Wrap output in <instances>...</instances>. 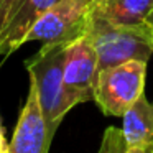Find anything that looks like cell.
I'll return each mask as SVG.
<instances>
[{"label":"cell","instance_id":"2","mask_svg":"<svg viewBox=\"0 0 153 153\" xmlns=\"http://www.w3.org/2000/svg\"><path fill=\"white\" fill-rule=\"evenodd\" d=\"M86 38L97 53L99 71L127 61H148L153 54V28L123 27L91 15Z\"/></svg>","mask_w":153,"mask_h":153},{"label":"cell","instance_id":"1","mask_svg":"<svg viewBox=\"0 0 153 153\" xmlns=\"http://www.w3.org/2000/svg\"><path fill=\"white\" fill-rule=\"evenodd\" d=\"M68 45H43L25 63L30 79L36 86L41 112L53 137L61 120L74 105L81 104L64 82V56Z\"/></svg>","mask_w":153,"mask_h":153},{"label":"cell","instance_id":"8","mask_svg":"<svg viewBox=\"0 0 153 153\" xmlns=\"http://www.w3.org/2000/svg\"><path fill=\"white\" fill-rule=\"evenodd\" d=\"M153 0H92L91 15L123 27H148Z\"/></svg>","mask_w":153,"mask_h":153},{"label":"cell","instance_id":"12","mask_svg":"<svg viewBox=\"0 0 153 153\" xmlns=\"http://www.w3.org/2000/svg\"><path fill=\"white\" fill-rule=\"evenodd\" d=\"M7 148H8V143L5 142L4 130H2V122H0V153H7Z\"/></svg>","mask_w":153,"mask_h":153},{"label":"cell","instance_id":"6","mask_svg":"<svg viewBox=\"0 0 153 153\" xmlns=\"http://www.w3.org/2000/svg\"><path fill=\"white\" fill-rule=\"evenodd\" d=\"M53 137L48 132L36 86L30 79V89L15 127L7 153H48Z\"/></svg>","mask_w":153,"mask_h":153},{"label":"cell","instance_id":"7","mask_svg":"<svg viewBox=\"0 0 153 153\" xmlns=\"http://www.w3.org/2000/svg\"><path fill=\"white\" fill-rule=\"evenodd\" d=\"M59 0H13L0 31V54H12L27 43L38 20Z\"/></svg>","mask_w":153,"mask_h":153},{"label":"cell","instance_id":"9","mask_svg":"<svg viewBox=\"0 0 153 153\" xmlns=\"http://www.w3.org/2000/svg\"><path fill=\"white\" fill-rule=\"evenodd\" d=\"M122 119V132L128 146H143L153 143V104L148 102L145 94L133 102Z\"/></svg>","mask_w":153,"mask_h":153},{"label":"cell","instance_id":"11","mask_svg":"<svg viewBox=\"0 0 153 153\" xmlns=\"http://www.w3.org/2000/svg\"><path fill=\"white\" fill-rule=\"evenodd\" d=\"M13 0H0V31L4 28V23H5V18H7V13L10 10Z\"/></svg>","mask_w":153,"mask_h":153},{"label":"cell","instance_id":"13","mask_svg":"<svg viewBox=\"0 0 153 153\" xmlns=\"http://www.w3.org/2000/svg\"><path fill=\"white\" fill-rule=\"evenodd\" d=\"M146 22H148V25H150V27L153 28V12H152V13H150V17H148V20H146Z\"/></svg>","mask_w":153,"mask_h":153},{"label":"cell","instance_id":"5","mask_svg":"<svg viewBox=\"0 0 153 153\" xmlns=\"http://www.w3.org/2000/svg\"><path fill=\"white\" fill-rule=\"evenodd\" d=\"M97 76L99 59L91 41L84 36L68 45L64 56V82L81 104L94 100Z\"/></svg>","mask_w":153,"mask_h":153},{"label":"cell","instance_id":"3","mask_svg":"<svg viewBox=\"0 0 153 153\" xmlns=\"http://www.w3.org/2000/svg\"><path fill=\"white\" fill-rule=\"evenodd\" d=\"M146 63L127 61L119 66L99 71L94 100L105 115L123 117L143 94Z\"/></svg>","mask_w":153,"mask_h":153},{"label":"cell","instance_id":"4","mask_svg":"<svg viewBox=\"0 0 153 153\" xmlns=\"http://www.w3.org/2000/svg\"><path fill=\"white\" fill-rule=\"evenodd\" d=\"M92 0H59L35 23L27 43L69 45L86 36L91 22Z\"/></svg>","mask_w":153,"mask_h":153},{"label":"cell","instance_id":"10","mask_svg":"<svg viewBox=\"0 0 153 153\" xmlns=\"http://www.w3.org/2000/svg\"><path fill=\"white\" fill-rule=\"evenodd\" d=\"M99 153H153V143L143 146H128L122 128L109 127L104 132Z\"/></svg>","mask_w":153,"mask_h":153}]
</instances>
